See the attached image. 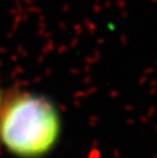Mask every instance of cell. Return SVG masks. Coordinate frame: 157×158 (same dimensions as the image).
<instances>
[{
    "label": "cell",
    "instance_id": "6da1fadb",
    "mask_svg": "<svg viewBox=\"0 0 157 158\" xmlns=\"http://www.w3.org/2000/svg\"><path fill=\"white\" fill-rule=\"evenodd\" d=\"M62 135V116L43 94L17 90L4 96L0 110V146L14 158H45Z\"/></svg>",
    "mask_w": 157,
    "mask_h": 158
},
{
    "label": "cell",
    "instance_id": "7a4b0ae2",
    "mask_svg": "<svg viewBox=\"0 0 157 158\" xmlns=\"http://www.w3.org/2000/svg\"><path fill=\"white\" fill-rule=\"evenodd\" d=\"M2 101H4V95H2V91H1V88H0V110H1V106H2Z\"/></svg>",
    "mask_w": 157,
    "mask_h": 158
}]
</instances>
